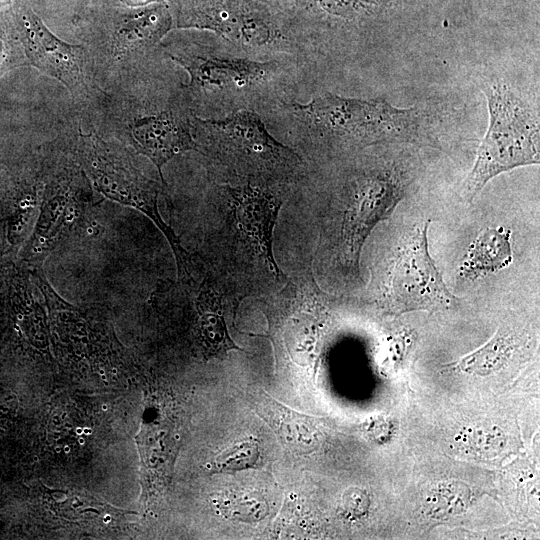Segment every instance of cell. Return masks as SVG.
Returning <instances> with one entry per match:
<instances>
[{
	"label": "cell",
	"mask_w": 540,
	"mask_h": 540,
	"mask_svg": "<svg viewBox=\"0 0 540 540\" xmlns=\"http://www.w3.org/2000/svg\"><path fill=\"white\" fill-rule=\"evenodd\" d=\"M67 415H68L67 412H63V413L61 414V419H62V420L66 419V418H67Z\"/></svg>",
	"instance_id": "obj_31"
},
{
	"label": "cell",
	"mask_w": 540,
	"mask_h": 540,
	"mask_svg": "<svg viewBox=\"0 0 540 540\" xmlns=\"http://www.w3.org/2000/svg\"><path fill=\"white\" fill-rule=\"evenodd\" d=\"M191 116L168 108L134 118L127 125V134L134 150L149 158L156 166L163 186V166L175 156L198 147L191 133Z\"/></svg>",
	"instance_id": "obj_13"
},
{
	"label": "cell",
	"mask_w": 540,
	"mask_h": 540,
	"mask_svg": "<svg viewBox=\"0 0 540 540\" xmlns=\"http://www.w3.org/2000/svg\"><path fill=\"white\" fill-rule=\"evenodd\" d=\"M515 348L514 338L499 329L484 345L447 366L465 373L487 375L502 367Z\"/></svg>",
	"instance_id": "obj_17"
},
{
	"label": "cell",
	"mask_w": 540,
	"mask_h": 540,
	"mask_svg": "<svg viewBox=\"0 0 540 540\" xmlns=\"http://www.w3.org/2000/svg\"><path fill=\"white\" fill-rule=\"evenodd\" d=\"M98 372H99L100 375L105 374V370H104L103 368H100V369L98 370Z\"/></svg>",
	"instance_id": "obj_32"
},
{
	"label": "cell",
	"mask_w": 540,
	"mask_h": 540,
	"mask_svg": "<svg viewBox=\"0 0 540 540\" xmlns=\"http://www.w3.org/2000/svg\"><path fill=\"white\" fill-rule=\"evenodd\" d=\"M423 1H426V2H428V3H430V2H431V0H423Z\"/></svg>",
	"instance_id": "obj_36"
},
{
	"label": "cell",
	"mask_w": 540,
	"mask_h": 540,
	"mask_svg": "<svg viewBox=\"0 0 540 540\" xmlns=\"http://www.w3.org/2000/svg\"><path fill=\"white\" fill-rule=\"evenodd\" d=\"M511 231L504 227L483 229L471 243L459 273L475 280L507 267L513 259Z\"/></svg>",
	"instance_id": "obj_16"
},
{
	"label": "cell",
	"mask_w": 540,
	"mask_h": 540,
	"mask_svg": "<svg viewBox=\"0 0 540 540\" xmlns=\"http://www.w3.org/2000/svg\"><path fill=\"white\" fill-rule=\"evenodd\" d=\"M190 126L199 153L248 181L284 179L302 162L293 149L268 132L260 116L250 109H239L223 118L192 116Z\"/></svg>",
	"instance_id": "obj_4"
},
{
	"label": "cell",
	"mask_w": 540,
	"mask_h": 540,
	"mask_svg": "<svg viewBox=\"0 0 540 540\" xmlns=\"http://www.w3.org/2000/svg\"><path fill=\"white\" fill-rule=\"evenodd\" d=\"M91 183L77 160H64L44 175V189L24 258L33 267L44 261L76 230L94 206Z\"/></svg>",
	"instance_id": "obj_7"
},
{
	"label": "cell",
	"mask_w": 540,
	"mask_h": 540,
	"mask_svg": "<svg viewBox=\"0 0 540 540\" xmlns=\"http://www.w3.org/2000/svg\"><path fill=\"white\" fill-rule=\"evenodd\" d=\"M177 28L207 29L255 54L287 43L286 16L258 0H174Z\"/></svg>",
	"instance_id": "obj_6"
},
{
	"label": "cell",
	"mask_w": 540,
	"mask_h": 540,
	"mask_svg": "<svg viewBox=\"0 0 540 540\" xmlns=\"http://www.w3.org/2000/svg\"><path fill=\"white\" fill-rule=\"evenodd\" d=\"M427 5L423 0H296L295 16L310 28L383 34L413 26Z\"/></svg>",
	"instance_id": "obj_11"
},
{
	"label": "cell",
	"mask_w": 540,
	"mask_h": 540,
	"mask_svg": "<svg viewBox=\"0 0 540 540\" xmlns=\"http://www.w3.org/2000/svg\"><path fill=\"white\" fill-rule=\"evenodd\" d=\"M28 65L12 11L0 12V78L7 72Z\"/></svg>",
	"instance_id": "obj_18"
},
{
	"label": "cell",
	"mask_w": 540,
	"mask_h": 540,
	"mask_svg": "<svg viewBox=\"0 0 540 540\" xmlns=\"http://www.w3.org/2000/svg\"><path fill=\"white\" fill-rule=\"evenodd\" d=\"M63 450H64L65 453H69L70 452V447L68 445H65L63 447Z\"/></svg>",
	"instance_id": "obj_29"
},
{
	"label": "cell",
	"mask_w": 540,
	"mask_h": 540,
	"mask_svg": "<svg viewBox=\"0 0 540 540\" xmlns=\"http://www.w3.org/2000/svg\"><path fill=\"white\" fill-rule=\"evenodd\" d=\"M260 453L257 442L243 440L217 454L207 468L212 473L236 472L257 467Z\"/></svg>",
	"instance_id": "obj_19"
},
{
	"label": "cell",
	"mask_w": 540,
	"mask_h": 540,
	"mask_svg": "<svg viewBox=\"0 0 540 540\" xmlns=\"http://www.w3.org/2000/svg\"><path fill=\"white\" fill-rule=\"evenodd\" d=\"M74 153L96 191L109 200L142 212L159 228L172 249L177 278L192 277L197 271L193 255L183 247L159 212V184L142 174L123 151L108 144L95 131H79Z\"/></svg>",
	"instance_id": "obj_5"
},
{
	"label": "cell",
	"mask_w": 540,
	"mask_h": 540,
	"mask_svg": "<svg viewBox=\"0 0 540 540\" xmlns=\"http://www.w3.org/2000/svg\"><path fill=\"white\" fill-rule=\"evenodd\" d=\"M282 203L264 182L216 185L212 190L207 232L212 268L241 292L245 287L261 288L284 279L272 250Z\"/></svg>",
	"instance_id": "obj_1"
},
{
	"label": "cell",
	"mask_w": 540,
	"mask_h": 540,
	"mask_svg": "<svg viewBox=\"0 0 540 540\" xmlns=\"http://www.w3.org/2000/svg\"><path fill=\"white\" fill-rule=\"evenodd\" d=\"M481 89L489 126L465 179L463 195L468 202L500 173L540 160L538 105L502 80H485Z\"/></svg>",
	"instance_id": "obj_3"
},
{
	"label": "cell",
	"mask_w": 540,
	"mask_h": 540,
	"mask_svg": "<svg viewBox=\"0 0 540 540\" xmlns=\"http://www.w3.org/2000/svg\"><path fill=\"white\" fill-rule=\"evenodd\" d=\"M33 459H34V461H36V462L38 461V457H37V456H34Z\"/></svg>",
	"instance_id": "obj_35"
},
{
	"label": "cell",
	"mask_w": 540,
	"mask_h": 540,
	"mask_svg": "<svg viewBox=\"0 0 540 540\" xmlns=\"http://www.w3.org/2000/svg\"><path fill=\"white\" fill-rule=\"evenodd\" d=\"M75 432H76V434H77V435H79V436H80V435H82V434H83V428H81V427H77V428L75 429Z\"/></svg>",
	"instance_id": "obj_26"
},
{
	"label": "cell",
	"mask_w": 540,
	"mask_h": 540,
	"mask_svg": "<svg viewBox=\"0 0 540 540\" xmlns=\"http://www.w3.org/2000/svg\"><path fill=\"white\" fill-rule=\"evenodd\" d=\"M470 11L490 18H517L538 14L539 0H463Z\"/></svg>",
	"instance_id": "obj_20"
},
{
	"label": "cell",
	"mask_w": 540,
	"mask_h": 540,
	"mask_svg": "<svg viewBox=\"0 0 540 540\" xmlns=\"http://www.w3.org/2000/svg\"><path fill=\"white\" fill-rule=\"evenodd\" d=\"M61 449H62V448H61L60 446H56V447H55V451H56L57 453H60Z\"/></svg>",
	"instance_id": "obj_33"
},
{
	"label": "cell",
	"mask_w": 540,
	"mask_h": 540,
	"mask_svg": "<svg viewBox=\"0 0 540 540\" xmlns=\"http://www.w3.org/2000/svg\"><path fill=\"white\" fill-rule=\"evenodd\" d=\"M118 8H137L158 3H171L174 0H112Z\"/></svg>",
	"instance_id": "obj_22"
},
{
	"label": "cell",
	"mask_w": 540,
	"mask_h": 540,
	"mask_svg": "<svg viewBox=\"0 0 540 540\" xmlns=\"http://www.w3.org/2000/svg\"><path fill=\"white\" fill-rule=\"evenodd\" d=\"M103 380H106V374L100 375Z\"/></svg>",
	"instance_id": "obj_34"
},
{
	"label": "cell",
	"mask_w": 540,
	"mask_h": 540,
	"mask_svg": "<svg viewBox=\"0 0 540 540\" xmlns=\"http://www.w3.org/2000/svg\"><path fill=\"white\" fill-rule=\"evenodd\" d=\"M111 373L114 374V375H117V373H118V368H117V367H112Z\"/></svg>",
	"instance_id": "obj_27"
},
{
	"label": "cell",
	"mask_w": 540,
	"mask_h": 540,
	"mask_svg": "<svg viewBox=\"0 0 540 540\" xmlns=\"http://www.w3.org/2000/svg\"><path fill=\"white\" fill-rule=\"evenodd\" d=\"M16 29L28 64L64 84L74 97L88 92V55L81 45L56 36L26 4L12 9Z\"/></svg>",
	"instance_id": "obj_12"
},
{
	"label": "cell",
	"mask_w": 540,
	"mask_h": 540,
	"mask_svg": "<svg viewBox=\"0 0 540 540\" xmlns=\"http://www.w3.org/2000/svg\"><path fill=\"white\" fill-rule=\"evenodd\" d=\"M78 442H79L80 445H84V444H85V440H84V438H82V437H79V438H78Z\"/></svg>",
	"instance_id": "obj_28"
},
{
	"label": "cell",
	"mask_w": 540,
	"mask_h": 540,
	"mask_svg": "<svg viewBox=\"0 0 540 540\" xmlns=\"http://www.w3.org/2000/svg\"><path fill=\"white\" fill-rule=\"evenodd\" d=\"M429 223L411 230L395 249L381 294L393 311L447 307L457 300L429 254Z\"/></svg>",
	"instance_id": "obj_10"
},
{
	"label": "cell",
	"mask_w": 540,
	"mask_h": 540,
	"mask_svg": "<svg viewBox=\"0 0 540 540\" xmlns=\"http://www.w3.org/2000/svg\"><path fill=\"white\" fill-rule=\"evenodd\" d=\"M257 414L274 430L282 444L295 454H307L321 443L314 419L303 415L261 391L252 397Z\"/></svg>",
	"instance_id": "obj_15"
},
{
	"label": "cell",
	"mask_w": 540,
	"mask_h": 540,
	"mask_svg": "<svg viewBox=\"0 0 540 540\" xmlns=\"http://www.w3.org/2000/svg\"><path fill=\"white\" fill-rule=\"evenodd\" d=\"M83 434H85V435L92 434V429L88 428V427L83 428Z\"/></svg>",
	"instance_id": "obj_24"
},
{
	"label": "cell",
	"mask_w": 540,
	"mask_h": 540,
	"mask_svg": "<svg viewBox=\"0 0 540 540\" xmlns=\"http://www.w3.org/2000/svg\"><path fill=\"white\" fill-rule=\"evenodd\" d=\"M407 186L403 173L393 167L366 169L351 179L339 230V251L345 264L359 269L366 239L378 222L391 216Z\"/></svg>",
	"instance_id": "obj_9"
},
{
	"label": "cell",
	"mask_w": 540,
	"mask_h": 540,
	"mask_svg": "<svg viewBox=\"0 0 540 540\" xmlns=\"http://www.w3.org/2000/svg\"><path fill=\"white\" fill-rule=\"evenodd\" d=\"M10 3H11V0H0V9L6 5H9Z\"/></svg>",
	"instance_id": "obj_23"
},
{
	"label": "cell",
	"mask_w": 540,
	"mask_h": 540,
	"mask_svg": "<svg viewBox=\"0 0 540 540\" xmlns=\"http://www.w3.org/2000/svg\"><path fill=\"white\" fill-rule=\"evenodd\" d=\"M111 521V516L109 514H106L103 518V522L105 524H108Z\"/></svg>",
	"instance_id": "obj_25"
},
{
	"label": "cell",
	"mask_w": 540,
	"mask_h": 540,
	"mask_svg": "<svg viewBox=\"0 0 540 540\" xmlns=\"http://www.w3.org/2000/svg\"><path fill=\"white\" fill-rule=\"evenodd\" d=\"M258 1L290 15H294L296 11V0H258Z\"/></svg>",
	"instance_id": "obj_21"
},
{
	"label": "cell",
	"mask_w": 540,
	"mask_h": 540,
	"mask_svg": "<svg viewBox=\"0 0 540 540\" xmlns=\"http://www.w3.org/2000/svg\"><path fill=\"white\" fill-rule=\"evenodd\" d=\"M174 26L171 7L166 3L137 8H118L110 17L113 55L122 59L159 43Z\"/></svg>",
	"instance_id": "obj_14"
},
{
	"label": "cell",
	"mask_w": 540,
	"mask_h": 540,
	"mask_svg": "<svg viewBox=\"0 0 540 540\" xmlns=\"http://www.w3.org/2000/svg\"><path fill=\"white\" fill-rule=\"evenodd\" d=\"M101 409H102L103 411H107V410H108V405L105 404V403L102 404V405H101Z\"/></svg>",
	"instance_id": "obj_30"
},
{
	"label": "cell",
	"mask_w": 540,
	"mask_h": 540,
	"mask_svg": "<svg viewBox=\"0 0 540 540\" xmlns=\"http://www.w3.org/2000/svg\"><path fill=\"white\" fill-rule=\"evenodd\" d=\"M168 56L190 76L184 87L198 99L250 100L266 91L278 74V64L247 58H223L197 44L176 43Z\"/></svg>",
	"instance_id": "obj_8"
},
{
	"label": "cell",
	"mask_w": 540,
	"mask_h": 540,
	"mask_svg": "<svg viewBox=\"0 0 540 540\" xmlns=\"http://www.w3.org/2000/svg\"><path fill=\"white\" fill-rule=\"evenodd\" d=\"M296 116L316 139L341 147L407 143L437 147L440 114L423 107L398 108L385 100L325 93L293 103Z\"/></svg>",
	"instance_id": "obj_2"
}]
</instances>
